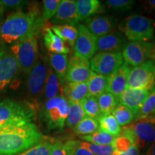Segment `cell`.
Wrapping results in <instances>:
<instances>
[{"mask_svg":"<svg viewBox=\"0 0 155 155\" xmlns=\"http://www.w3.org/2000/svg\"><path fill=\"white\" fill-rule=\"evenodd\" d=\"M38 4H29L28 10H18L7 16L0 28V45H14L38 36L46 26Z\"/></svg>","mask_w":155,"mask_h":155,"instance_id":"1","label":"cell"},{"mask_svg":"<svg viewBox=\"0 0 155 155\" xmlns=\"http://www.w3.org/2000/svg\"><path fill=\"white\" fill-rule=\"evenodd\" d=\"M44 138L34 123L0 128V155H17Z\"/></svg>","mask_w":155,"mask_h":155,"instance_id":"2","label":"cell"},{"mask_svg":"<svg viewBox=\"0 0 155 155\" xmlns=\"http://www.w3.org/2000/svg\"><path fill=\"white\" fill-rule=\"evenodd\" d=\"M36 109L32 103L4 99L0 101V128L33 123Z\"/></svg>","mask_w":155,"mask_h":155,"instance_id":"3","label":"cell"},{"mask_svg":"<svg viewBox=\"0 0 155 155\" xmlns=\"http://www.w3.org/2000/svg\"><path fill=\"white\" fill-rule=\"evenodd\" d=\"M69 111V104L65 97L58 96L46 100L40 111V119L48 131L61 130L65 127Z\"/></svg>","mask_w":155,"mask_h":155,"instance_id":"4","label":"cell"},{"mask_svg":"<svg viewBox=\"0 0 155 155\" xmlns=\"http://www.w3.org/2000/svg\"><path fill=\"white\" fill-rule=\"evenodd\" d=\"M119 30L131 42H148L154 37V25L148 17L133 15L124 19Z\"/></svg>","mask_w":155,"mask_h":155,"instance_id":"5","label":"cell"},{"mask_svg":"<svg viewBox=\"0 0 155 155\" xmlns=\"http://www.w3.org/2000/svg\"><path fill=\"white\" fill-rule=\"evenodd\" d=\"M38 36H32L10 46L9 51L15 56L19 68L28 73L39 60Z\"/></svg>","mask_w":155,"mask_h":155,"instance_id":"6","label":"cell"},{"mask_svg":"<svg viewBox=\"0 0 155 155\" xmlns=\"http://www.w3.org/2000/svg\"><path fill=\"white\" fill-rule=\"evenodd\" d=\"M155 87V64L147 61L130 69L127 88L151 91Z\"/></svg>","mask_w":155,"mask_h":155,"instance_id":"7","label":"cell"},{"mask_svg":"<svg viewBox=\"0 0 155 155\" xmlns=\"http://www.w3.org/2000/svg\"><path fill=\"white\" fill-rule=\"evenodd\" d=\"M89 63L92 72L108 76L121 66L124 60L121 52H98Z\"/></svg>","mask_w":155,"mask_h":155,"instance_id":"8","label":"cell"},{"mask_svg":"<svg viewBox=\"0 0 155 155\" xmlns=\"http://www.w3.org/2000/svg\"><path fill=\"white\" fill-rule=\"evenodd\" d=\"M129 127L138 147L144 148L155 141V118L152 115L135 120Z\"/></svg>","mask_w":155,"mask_h":155,"instance_id":"9","label":"cell"},{"mask_svg":"<svg viewBox=\"0 0 155 155\" xmlns=\"http://www.w3.org/2000/svg\"><path fill=\"white\" fill-rule=\"evenodd\" d=\"M153 44L149 42H129L122 49V57L129 65L136 67L150 58Z\"/></svg>","mask_w":155,"mask_h":155,"instance_id":"10","label":"cell"},{"mask_svg":"<svg viewBox=\"0 0 155 155\" xmlns=\"http://www.w3.org/2000/svg\"><path fill=\"white\" fill-rule=\"evenodd\" d=\"M77 28L78 36L73 46V55L89 61L97 51V38L91 33L84 25H78Z\"/></svg>","mask_w":155,"mask_h":155,"instance_id":"11","label":"cell"},{"mask_svg":"<svg viewBox=\"0 0 155 155\" xmlns=\"http://www.w3.org/2000/svg\"><path fill=\"white\" fill-rule=\"evenodd\" d=\"M19 68L17 61L9 50L0 49V94L16 77Z\"/></svg>","mask_w":155,"mask_h":155,"instance_id":"12","label":"cell"},{"mask_svg":"<svg viewBox=\"0 0 155 155\" xmlns=\"http://www.w3.org/2000/svg\"><path fill=\"white\" fill-rule=\"evenodd\" d=\"M48 67L45 60H38L33 68L28 73V91L33 98H37L43 91Z\"/></svg>","mask_w":155,"mask_h":155,"instance_id":"13","label":"cell"},{"mask_svg":"<svg viewBox=\"0 0 155 155\" xmlns=\"http://www.w3.org/2000/svg\"><path fill=\"white\" fill-rule=\"evenodd\" d=\"M91 72L88 61L73 55L68 61L65 80L67 83H86Z\"/></svg>","mask_w":155,"mask_h":155,"instance_id":"14","label":"cell"},{"mask_svg":"<svg viewBox=\"0 0 155 155\" xmlns=\"http://www.w3.org/2000/svg\"><path fill=\"white\" fill-rule=\"evenodd\" d=\"M118 19L111 15H96L84 20V26L97 38L106 35L116 28Z\"/></svg>","mask_w":155,"mask_h":155,"instance_id":"15","label":"cell"},{"mask_svg":"<svg viewBox=\"0 0 155 155\" xmlns=\"http://www.w3.org/2000/svg\"><path fill=\"white\" fill-rule=\"evenodd\" d=\"M151 91L127 88L117 98L118 104L126 106L133 112L134 116L138 113Z\"/></svg>","mask_w":155,"mask_h":155,"instance_id":"16","label":"cell"},{"mask_svg":"<svg viewBox=\"0 0 155 155\" xmlns=\"http://www.w3.org/2000/svg\"><path fill=\"white\" fill-rule=\"evenodd\" d=\"M130 69L129 65L124 63L119 68L108 75L106 91L111 93L118 98L127 88Z\"/></svg>","mask_w":155,"mask_h":155,"instance_id":"17","label":"cell"},{"mask_svg":"<svg viewBox=\"0 0 155 155\" xmlns=\"http://www.w3.org/2000/svg\"><path fill=\"white\" fill-rule=\"evenodd\" d=\"M74 0H61L57 13L52 19L55 25H71L75 26L80 22Z\"/></svg>","mask_w":155,"mask_h":155,"instance_id":"18","label":"cell"},{"mask_svg":"<svg viewBox=\"0 0 155 155\" xmlns=\"http://www.w3.org/2000/svg\"><path fill=\"white\" fill-rule=\"evenodd\" d=\"M125 45V38L119 32H110L97 38L96 47L99 52H120Z\"/></svg>","mask_w":155,"mask_h":155,"instance_id":"19","label":"cell"},{"mask_svg":"<svg viewBox=\"0 0 155 155\" xmlns=\"http://www.w3.org/2000/svg\"><path fill=\"white\" fill-rule=\"evenodd\" d=\"M42 32L45 45L50 53L67 55L70 53L69 46L54 34L50 27H45Z\"/></svg>","mask_w":155,"mask_h":155,"instance_id":"20","label":"cell"},{"mask_svg":"<svg viewBox=\"0 0 155 155\" xmlns=\"http://www.w3.org/2000/svg\"><path fill=\"white\" fill-rule=\"evenodd\" d=\"M64 83L60 81L51 68H48L47 77L44 86V95L47 100L63 96Z\"/></svg>","mask_w":155,"mask_h":155,"instance_id":"21","label":"cell"},{"mask_svg":"<svg viewBox=\"0 0 155 155\" xmlns=\"http://www.w3.org/2000/svg\"><path fill=\"white\" fill-rule=\"evenodd\" d=\"M63 96L68 101L81 103L88 97L86 83H66L63 86Z\"/></svg>","mask_w":155,"mask_h":155,"instance_id":"22","label":"cell"},{"mask_svg":"<svg viewBox=\"0 0 155 155\" xmlns=\"http://www.w3.org/2000/svg\"><path fill=\"white\" fill-rule=\"evenodd\" d=\"M75 5L80 20H85L103 11L101 4L98 0H77Z\"/></svg>","mask_w":155,"mask_h":155,"instance_id":"23","label":"cell"},{"mask_svg":"<svg viewBox=\"0 0 155 155\" xmlns=\"http://www.w3.org/2000/svg\"><path fill=\"white\" fill-rule=\"evenodd\" d=\"M86 83L88 86V96L97 98L103 93L106 91L108 76L91 72Z\"/></svg>","mask_w":155,"mask_h":155,"instance_id":"24","label":"cell"},{"mask_svg":"<svg viewBox=\"0 0 155 155\" xmlns=\"http://www.w3.org/2000/svg\"><path fill=\"white\" fill-rule=\"evenodd\" d=\"M52 31L58 38L69 45L74 46L78 36V28L71 25H52Z\"/></svg>","mask_w":155,"mask_h":155,"instance_id":"25","label":"cell"},{"mask_svg":"<svg viewBox=\"0 0 155 155\" xmlns=\"http://www.w3.org/2000/svg\"><path fill=\"white\" fill-rule=\"evenodd\" d=\"M49 61L51 68L62 83L65 84V75H66L68 58L67 55L63 54H53L49 55Z\"/></svg>","mask_w":155,"mask_h":155,"instance_id":"26","label":"cell"},{"mask_svg":"<svg viewBox=\"0 0 155 155\" xmlns=\"http://www.w3.org/2000/svg\"><path fill=\"white\" fill-rule=\"evenodd\" d=\"M69 104V111L65 122V125L69 128H73L86 117L81 103L68 101Z\"/></svg>","mask_w":155,"mask_h":155,"instance_id":"27","label":"cell"},{"mask_svg":"<svg viewBox=\"0 0 155 155\" xmlns=\"http://www.w3.org/2000/svg\"><path fill=\"white\" fill-rule=\"evenodd\" d=\"M98 121L99 123L100 130L106 131L114 137L121 132V127L112 114L101 115Z\"/></svg>","mask_w":155,"mask_h":155,"instance_id":"28","label":"cell"},{"mask_svg":"<svg viewBox=\"0 0 155 155\" xmlns=\"http://www.w3.org/2000/svg\"><path fill=\"white\" fill-rule=\"evenodd\" d=\"M73 129L79 136L89 135L99 129V123L98 120L86 116Z\"/></svg>","mask_w":155,"mask_h":155,"instance_id":"29","label":"cell"},{"mask_svg":"<svg viewBox=\"0 0 155 155\" xmlns=\"http://www.w3.org/2000/svg\"><path fill=\"white\" fill-rule=\"evenodd\" d=\"M96 98L102 115L111 114L118 104L117 98L108 91L103 93Z\"/></svg>","mask_w":155,"mask_h":155,"instance_id":"30","label":"cell"},{"mask_svg":"<svg viewBox=\"0 0 155 155\" xmlns=\"http://www.w3.org/2000/svg\"><path fill=\"white\" fill-rule=\"evenodd\" d=\"M54 142L55 141H53V139L45 137L38 144L17 155H50Z\"/></svg>","mask_w":155,"mask_h":155,"instance_id":"31","label":"cell"},{"mask_svg":"<svg viewBox=\"0 0 155 155\" xmlns=\"http://www.w3.org/2000/svg\"><path fill=\"white\" fill-rule=\"evenodd\" d=\"M120 127H125L134 121V115L129 108L118 104L111 113Z\"/></svg>","mask_w":155,"mask_h":155,"instance_id":"32","label":"cell"},{"mask_svg":"<svg viewBox=\"0 0 155 155\" xmlns=\"http://www.w3.org/2000/svg\"><path fill=\"white\" fill-rule=\"evenodd\" d=\"M80 138L85 141H88L94 144L100 145H111L113 143L114 137L106 131L98 129L89 135L80 136Z\"/></svg>","mask_w":155,"mask_h":155,"instance_id":"33","label":"cell"},{"mask_svg":"<svg viewBox=\"0 0 155 155\" xmlns=\"http://www.w3.org/2000/svg\"><path fill=\"white\" fill-rule=\"evenodd\" d=\"M81 104H82L85 114L88 117L98 120L101 116L102 114L101 112L96 97H86L81 102Z\"/></svg>","mask_w":155,"mask_h":155,"instance_id":"34","label":"cell"},{"mask_svg":"<svg viewBox=\"0 0 155 155\" xmlns=\"http://www.w3.org/2000/svg\"><path fill=\"white\" fill-rule=\"evenodd\" d=\"M155 111V87L151 90V92L147 99L145 100L142 106L139 110L137 115L134 116L135 120H138L141 118L148 116Z\"/></svg>","mask_w":155,"mask_h":155,"instance_id":"35","label":"cell"},{"mask_svg":"<svg viewBox=\"0 0 155 155\" xmlns=\"http://www.w3.org/2000/svg\"><path fill=\"white\" fill-rule=\"evenodd\" d=\"M81 146L87 149L94 155H112L114 148L112 145H100L85 141H79Z\"/></svg>","mask_w":155,"mask_h":155,"instance_id":"36","label":"cell"},{"mask_svg":"<svg viewBox=\"0 0 155 155\" xmlns=\"http://www.w3.org/2000/svg\"><path fill=\"white\" fill-rule=\"evenodd\" d=\"M61 0H44L42 2V18L45 22L52 19L57 13Z\"/></svg>","mask_w":155,"mask_h":155,"instance_id":"37","label":"cell"},{"mask_svg":"<svg viewBox=\"0 0 155 155\" xmlns=\"http://www.w3.org/2000/svg\"><path fill=\"white\" fill-rule=\"evenodd\" d=\"M68 155H94L87 149L81 146L80 141L68 140L64 143Z\"/></svg>","mask_w":155,"mask_h":155,"instance_id":"38","label":"cell"},{"mask_svg":"<svg viewBox=\"0 0 155 155\" xmlns=\"http://www.w3.org/2000/svg\"><path fill=\"white\" fill-rule=\"evenodd\" d=\"M108 8L116 12H124L130 9L134 5L132 0H108L106 2Z\"/></svg>","mask_w":155,"mask_h":155,"instance_id":"39","label":"cell"},{"mask_svg":"<svg viewBox=\"0 0 155 155\" xmlns=\"http://www.w3.org/2000/svg\"><path fill=\"white\" fill-rule=\"evenodd\" d=\"M29 2L22 0H0V5L6 9H17V11L22 10L23 7L29 5Z\"/></svg>","mask_w":155,"mask_h":155,"instance_id":"40","label":"cell"},{"mask_svg":"<svg viewBox=\"0 0 155 155\" xmlns=\"http://www.w3.org/2000/svg\"><path fill=\"white\" fill-rule=\"evenodd\" d=\"M50 155H68L64 143L61 141H55L50 150Z\"/></svg>","mask_w":155,"mask_h":155,"instance_id":"41","label":"cell"},{"mask_svg":"<svg viewBox=\"0 0 155 155\" xmlns=\"http://www.w3.org/2000/svg\"><path fill=\"white\" fill-rule=\"evenodd\" d=\"M112 155H139V147H137V144H134L127 151L124 152L119 153L114 152Z\"/></svg>","mask_w":155,"mask_h":155,"instance_id":"42","label":"cell"},{"mask_svg":"<svg viewBox=\"0 0 155 155\" xmlns=\"http://www.w3.org/2000/svg\"><path fill=\"white\" fill-rule=\"evenodd\" d=\"M144 8L150 12H155V0L145 1L144 3Z\"/></svg>","mask_w":155,"mask_h":155,"instance_id":"43","label":"cell"},{"mask_svg":"<svg viewBox=\"0 0 155 155\" xmlns=\"http://www.w3.org/2000/svg\"><path fill=\"white\" fill-rule=\"evenodd\" d=\"M5 9L4 7L0 5V28H1V25L3 22V17H4V13H5Z\"/></svg>","mask_w":155,"mask_h":155,"instance_id":"44","label":"cell"},{"mask_svg":"<svg viewBox=\"0 0 155 155\" xmlns=\"http://www.w3.org/2000/svg\"><path fill=\"white\" fill-rule=\"evenodd\" d=\"M147 155H155V141L152 144L150 150H149Z\"/></svg>","mask_w":155,"mask_h":155,"instance_id":"45","label":"cell"},{"mask_svg":"<svg viewBox=\"0 0 155 155\" xmlns=\"http://www.w3.org/2000/svg\"><path fill=\"white\" fill-rule=\"evenodd\" d=\"M152 116H154V118H155V111H154V113H153V114H152Z\"/></svg>","mask_w":155,"mask_h":155,"instance_id":"46","label":"cell"},{"mask_svg":"<svg viewBox=\"0 0 155 155\" xmlns=\"http://www.w3.org/2000/svg\"><path fill=\"white\" fill-rule=\"evenodd\" d=\"M154 55H155V50H154Z\"/></svg>","mask_w":155,"mask_h":155,"instance_id":"47","label":"cell"}]
</instances>
